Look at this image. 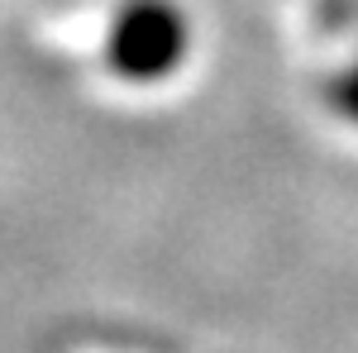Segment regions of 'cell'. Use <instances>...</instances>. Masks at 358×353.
Returning <instances> with one entry per match:
<instances>
[{"label":"cell","mask_w":358,"mask_h":353,"mask_svg":"<svg viewBox=\"0 0 358 353\" xmlns=\"http://www.w3.org/2000/svg\"><path fill=\"white\" fill-rule=\"evenodd\" d=\"M187 57V20L167 0H124L106 38V62L124 82H163Z\"/></svg>","instance_id":"6da1fadb"}]
</instances>
